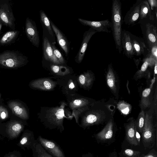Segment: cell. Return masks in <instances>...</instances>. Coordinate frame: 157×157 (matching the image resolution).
Returning a JSON list of instances; mask_svg holds the SVG:
<instances>
[{"mask_svg":"<svg viewBox=\"0 0 157 157\" xmlns=\"http://www.w3.org/2000/svg\"><path fill=\"white\" fill-rule=\"evenodd\" d=\"M148 54L157 60V44L153 45L148 48Z\"/></svg>","mask_w":157,"mask_h":157,"instance_id":"obj_33","label":"cell"},{"mask_svg":"<svg viewBox=\"0 0 157 157\" xmlns=\"http://www.w3.org/2000/svg\"><path fill=\"white\" fill-rule=\"evenodd\" d=\"M97 32L92 28H90L83 33L82 41L79 50L75 57V61L79 63L82 61L84 57L88 43L92 36Z\"/></svg>","mask_w":157,"mask_h":157,"instance_id":"obj_12","label":"cell"},{"mask_svg":"<svg viewBox=\"0 0 157 157\" xmlns=\"http://www.w3.org/2000/svg\"><path fill=\"white\" fill-rule=\"evenodd\" d=\"M142 0H137L127 12L123 22L125 25L132 26L138 23L140 16V4Z\"/></svg>","mask_w":157,"mask_h":157,"instance_id":"obj_10","label":"cell"},{"mask_svg":"<svg viewBox=\"0 0 157 157\" xmlns=\"http://www.w3.org/2000/svg\"><path fill=\"white\" fill-rule=\"evenodd\" d=\"M51 70L55 73H60V72L67 73L62 71L63 70H69L67 67L63 65H60L55 64H52L50 67Z\"/></svg>","mask_w":157,"mask_h":157,"instance_id":"obj_31","label":"cell"},{"mask_svg":"<svg viewBox=\"0 0 157 157\" xmlns=\"http://www.w3.org/2000/svg\"><path fill=\"white\" fill-rule=\"evenodd\" d=\"M136 141L139 145L140 141V136L137 130V129L136 131Z\"/></svg>","mask_w":157,"mask_h":157,"instance_id":"obj_37","label":"cell"},{"mask_svg":"<svg viewBox=\"0 0 157 157\" xmlns=\"http://www.w3.org/2000/svg\"><path fill=\"white\" fill-rule=\"evenodd\" d=\"M0 97H1V95H0Z\"/></svg>","mask_w":157,"mask_h":157,"instance_id":"obj_44","label":"cell"},{"mask_svg":"<svg viewBox=\"0 0 157 157\" xmlns=\"http://www.w3.org/2000/svg\"><path fill=\"white\" fill-rule=\"evenodd\" d=\"M153 107L145 112L144 127L142 133L143 143L144 147L151 149L156 142V130L153 123Z\"/></svg>","mask_w":157,"mask_h":157,"instance_id":"obj_3","label":"cell"},{"mask_svg":"<svg viewBox=\"0 0 157 157\" xmlns=\"http://www.w3.org/2000/svg\"><path fill=\"white\" fill-rule=\"evenodd\" d=\"M78 20L82 25L89 26L97 32H110L109 29L111 27V23L109 19L99 21H90L81 18H78Z\"/></svg>","mask_w":157,"mask_h":157,"instance_id":"obj_11","label":"cell"},{"mask_svg":"<svg viewBox=\"0 0 157 157\" xmlns=\"http://www.w3.org/2000/svg\"><path fill=\"white\" fill-rule=\"evenodd\" d=\"M139 157H157V152L154 149L151 151L147 154H143Z\"/></svg>","mask_w":157,"mask_h":157,"instance_id":"obj_36","label":"cell"},{"mask_svg":"<svg viewBox=\"0 0 157 157\" xmlns=\"http://www.w3.org/2000/svg\"><path fill=\"white\" fill-rule=\"evenodd\" d=\"M8 112L6 108L0 106V118L2 120L6 119L8 117Z\"/></svg>","mask_w":157,"mask_h":157,"instance_id":"obj_34","label":"cell"},{"mask_svg":"<svg viewBox=\"0 0 157 157\" xmlns=\"http://www.w3.org/2000/svg\"><path fill=\"white\" fill-rule=\"evenodd\" d=\"M35 140L33 132L28 131L24 133L20 141L19 144L22 147L31 149Z\"/></svg>","mask_w":157,"mask_h":157,"instance_id":"obj_25","label":"cell"},{"mask_svg":"<svg viewBox=\"0 0 157 157\" xmlns=\"http://www.w3.org/2000/svg\"><path fill=\"white\" fill-rule=\"evenodd\" d=\"M122 18L121 4L120 1L113 0L111 28L116 48L120 54L123 50L121 44Z\"/></svg>","mask_w":157,"mask_h":157,"instance_id":"obj_2","label":"cell"},{"mask_svg":"<svg viewBox=\"0 0 157 157\" xmlns=\"http://www.w3.org/2000/svg\"><path fill=\"white\" fill-rule=\"evenodd\" d=\"M91 107L80 125L84 129L90 126L107 123L113 117L116 108L114 103L103 100L95 101Z\"/></svg>","mask_w":157,"mask_h":157,"instance_id":"obj_1","label":"cell"},{"mask_svg":"<svg viewBox=\"0 0 157 157\" xmlns=\"http://www.w3.org/2000/svg\"><path fill=\"white\" fill-rule=\"evenodd\" d=\"M28 61V57L17 51L8 50L0 53V66L4 67L17 68Z\"/></svg>","mask_w":157,"mask_h":157,"instance_id":"obj_4","label":"cell"},{"mask_svg":"<svg viewBox=\"0 0 157 157\" xmlns=\"http://www.w3.org/2000/svg\"><path fill=\"white\" fill-rule=\"evenodd\" d=\"M6 157H17L13 154H11Z\"/></svg>","mask_w":157,"mask_h":157,"instance_id":"obj_42","label":"cell"},{"mask_svg":"<svg viewBox=\"0 0 157 157\" xmlns=\"http://www.w3.org/2000/svg\"><path fill=\"white\" fill-rule=\"evenodd\" d=\"M113 157H117V156H114Z\"/></svg>","mask_w":157,"mask_h":157,"instance_id":"obj_43","label":"cell"},{"mask_svg":"<svg viewBox=\"0 0 157 157\" xmlns=\"http://www.w3.org/2000/svg\"><path fill=\"white\" fill-rule=\"evenodd\" d=\"M55 44V42H52L51 43V46L53 50L54 54L61 65L64 64L66 63V61L64 59L63 56L60 52L56 47Z\"/></svg>","mask_w":157,"mask_h":157,"instance_id":"obj_30","label":"cell"},{"mask_svg":"<svg viewBox=\"0 0 157 157\" xmlns=\"http://www.w3.org/2000/svg\"><path fill=\"white\" fill-rule=\"evenodd\" d=\"M155 21L144 20L139 22L145 42L148 48L157 44V28Z\"/></svg>","mask_w":157,"mask_h":157,"instance_id":"obj_5","label":"cell"},{"mask_svg":"<svg viewBox=\"0 0 157 157\" xmlns=\"http://www.w3.org/2000/svg\"><path fill=\"white\" fill-rule=\"evenodd\" d=\"M25 31L26 36L33 45L39 47L40 39L38 31L35 22L28 17L25 21Z\"/></svg>","mask_w":157,"mask_h":157,"instance_id":"obj_9","label":"cell"},{"mask_svg":"<svg viewBox=\"0 0 157 157\" xmlns=\"http://www.w3.org/2000/svg\"><path fill=\"white\" fill-rule=\"evenodd\" d=\"M147 2L149 4L151 10L153 12L154 9H157V0H148Z\"/></svg>","mask_w":157,"mask_h":157,"instance_id":"obj_35","label":"cell"},{"mask_svg":"<svg viewBox=\"0 0 157 157\" xmlns=\"http://www.w3.org/2000/svg\"><path fill=\"white\" fill-rule=\"evenodd\" d=\"M132 43L134 55L139 56L142 55L144 57L148 54V48L144 39L130 33Z\"/></svg>","mask_w":157,"mask_h":157,"instance_id":"obj_14","label":"cell"},{"mask_svg":"<svg viewBox=\"0 0 157 157\" xmlns=\"http://www.w3.org/2000/svg\"><path fill=\"white\" fill-rule=\"evenodd\" d=\"M140 151L130 149H126L123 152V154L125 157H139L140 155Z\"/></svg>","mask_w":157,"mask_h":157,"instance_id":"obj_32","label":"cell"},{"mask_svg":"<svg viewBox=\"0 0 157 157\" xmlns=\"http://www.w3.org/2000/svg\"><path fill=\"white\" fill-rule=\"evenodd\" d=\"M42 50L43 58L45 59L53 64L61 65L54 55L51 43L48 38L44 35L43 36Z\"/></svg>","mask_w":157,"mask_h":157,"instance_id":"obj_17","label":"cell"},{"mask_svg":"<svg viewBox=\"0 0 157 157\" xmlns=\"http://www.w3.org/2000/svg\"><path fill=\"white\" fill-rule=\"evenodd\" d=\"M127 122L124 124L126 134V138L129 144L134 146L138 145L136 137V131L137 130L135 120L133 117L128 119Z\"/></svg>","mask_w":157,"mask_h":157,"instance_id":"obj_16","label":"cell"},{"mask_svg":"<svg viewBox=\"0 0 157 157\" xmlns=\"http://www.w3.org/2000/svg\"><path fill=\"white\" fill-rule=\"evenodd\" d=\"M2 25H3V24H2V21H1L0 20V31L1 30V29L2 28Z\"/></svg>","mask_w":157,"mask_h":157,"instance_id":"obj_41","label":"cell"},{"mask_svg":"<svg viewBox=\"0 0 157 157\" xmlns=\"http://www.w3.org/2000/svg\"><path fill=\"white\" fill-rule=\"evenodd\" d=\"M0 20L3 25L15 30V18L8 0H0Z\"/></svg>","mask_w":157,"mask_h":157,"instance_id":"obj_6","label":"cell"},{"mask_svg":"<svg viewBox=\"0 0 157 157\" xmlns=\"http://www.w3.org/2000/svg\"><path fill=\"white\" fill-rule=\"evenodd\" d=\"M133 60L137 67L138 66V65L140 64V62L142 60L140 58L137 59L133 58Z\"/></svg>","mask_w":157,"mask_h":157,"instance_id":"obj_39","label":"cell"},{"mask_svg":"<svg viewBox=\"0 0 157 157\" xmlns=\"http://www.w3.org/2000/svg\"><path fill=\"white\" fill-rule=\"evenodd\" d=\"M145 118V112L144 110H141L136 120L135 124L138 132L142 133L144 127Z\"/></svg>","mask_w":157,"mask_h":157,"instance_id":"obj_29","label":"cell"},{"mask_svg":"<svg viewBox=\"0 0 157 157\" xmlns=\"http://www.w3.org/2000/svg\"><path fill=\"white\" fill-rule=\"evenodd\" d=\"M115 128V125L113 117L107 123L102 130L94 135V137L98 141L104 142L110 140L113 136Z\"/></svg>","mask_w":157,"mask_h":157,"instance_id":"obj_13","label":"cell"},{"mask_svg":"<svg viewBox=\"0 0 157 157\" xmlns=\"http://www.w3.org/2000/svg\"><path fill=\"white\" fill-rule=\"evenodd\" d=\"M156 61L157 60L155 59L148 54L145 57H144L142 60L143 64L140 69L135 75V77L138 79L145 75L148 71L147 70L148 67H153Z\"/></svg>","mask_w":157,"mask_h":157,"instance_id":"obj_20","label":"cell"},{"mask_svg":"<svg viewBox=\"0 0 157 157\" xmlns=\"http://www.w3.org/2000/svg\"><path fill=\"white\" fill-rule=\"evenodd\" d=\"M40 22L43 27V29L45 28L50 35L53 37L54 33L51 25L50 20L43 10H40Z\"/></svg>","mask_w":157,"mask_h":157,"instance_id":"obj_27","label":"cell"},{"mask_svg":"<svg viewBox=\"0 0 157 157\" xmlns=\"http://www.w3.org/2000/svg\"><path fill=\"white\" fill-rule=\"evenodd\" d=\"M82 157H94V156L90 152H88L82 155Z\"/></svg>","mask_w":157,"mask_h":157,"instance_id":"obj_38","label":"cell"},{"mask_svg":"<svg viewBox=\"0 0 157 157\" xmlns=\"http://www.w3.org/2000/svg\"><path fill=\"white\" fill-rule=\"evenodd\" d=\"M107 85L117 98H118L119 82L117 75L112 63L108 65L106 74Z\"/></svg>","mask_w":157,"mask_h":157,"instance_id":"obj_8","label":"cell"},{"mask_svg":"<svg viewBox=\"0 0 157 157\" xmlns=\"http://www.w3.org/2000/svg\"><path fill=\"white\" fill-rule=\"evenodd\" d=\"M92 72L88 71L80 75L79 81L80 84L86 87L90 86L94 80V76Z\"/></svg>","mask_w":157,"mask_h":157,"instance_id":"obj_28","label":"cell"},{"mask_svg":"<svg viewBox=\"0 0 157 157\" xmlns=\"http://www.w3.org/2000/svg\"><path fill=\"white\" fill-rule=\"evenodd\" d=\"M8 105L15 115L23 119L28 118L27 112L20 103L15 101H10Z\"/></svg>","mask_w":157,"mask_h":157,"instance_id":"obj_21","label":"cell"},{"mask_svg":"<svg viewBox=\"0 0 157 157\" xmlns=\"http://www.w3.org/2000/svg\"><path fill=\"white\" fill-rule=\"evenodd\" d=\"M151 88H148L144 89L142 92L141 98L140 103L141 110H144L151 105Z\"/></svg>","mask_w":157,"mask_h":157,"instance_id":"obj_26","label":"cell"},{"mask_svg":"<svg viewBox=\"0 0 157 157\" xmlns=\"http://www.w3.org/2000/svg\"><path fill=\"white\" fill-rule=\"evenodd\" d=\"M51 25L54 32L56 34L58 43L64 51L65 56L67 57L70 51L69 42L64 34L50 20Z\"/></svg>","mask_w":157,"mask_h":157,"instance_id":"obj_18","label":"cell"},{"mask_svg":"<svg viewBox=\"0 0 157 157\" xmlns=\"http://www.w3.org/2000/svg\"><path fill=\"white\" fill-rule=\"evenodd\" d=\"M31 149L33 157H53L46 151L37 140H36Z\"/></svg>","mask_w":157,"mask_h":157,"instance_id":"obj_24","label":"cell"},{"mask_svg":"<svg viewBox=\"0 0 157 157\" xmlns=\"http://www.w3.org/2000/svg\"><path fill=\"white\" fill-rule=\"evenodd\" d=\"M19 31L13 30L6 33L0 39V45H4L15 41L19 33Z\"/></svg>","mask_w":157,"mask_h":157,"instance_id":"obj_23","label":"cell"},{"mask_svg":"<svg viewBox=\"0 0 157 157\" xmlns=\"http://www.w3.org/2000/svg\"><path fill=\"white\" fill-rule=\"evenodd\" d=\"M24 128L23 125L18 121L10 122L7 128L8 133L12 138L16 137L22 131Z\"/></svg>","mask_w":157,"mask_h":157,"instance_id":"obj_22","label":"cell"},{"mask_svg":"<svg viewBox=\"0 0 157 157\" xmlns=\"http://www.w3.org/2000/svg\"><path fill=\"white\" fill-rule=\"evenodd\" d=\"M75 87L74 85L73 82H71L69 85V88L72 89Z\"/></svg>","mask_w":157,"mask_h":157,"instance_id":"obj_40","label":"cell"},{"mask_svg":"<svg viewBox=\"0 0 157 157\" xmlns=\"http://www.w3.org/2000/svg\"><path fill=\"white\" fill-rule=\"evenodd\" d=\"M154 12L151 9L147 0H142L140 4V16L138 24L144 20L155 21Z\"/></svg>","mask_w":157,"mask_h":157,"instance_id":"obj_19","label":"cell"},{"mask_svg":"<svg viewBox=\"0 0 157 157\" xmlns=\"http://www.w3.org/2000/svg\"><path fill=\"white\" fill-rule=\"evenodd\" d=\"M130 33L128 31L124 29L122 30L121 44L125 56L128 58L132 59L134 56V52Z\"/></svg>","mask_w":157,"mask_h":157,"instance_id":"obj_15","label":"cell"},{"mask_svg":"<svg viewBox=\"0 0 157 157\" xmlns=\"http://www.w3.org/2000/svg\"><path fill=\"white\" fill-rule=\"evenodd\" d=\"M37 140L53 157H66L62 149L55 141L39 136Z\"/></svg>","mask_w":157,"mask_h":157,"instance_id":"obj_7","label":"cell"}]
</instances>
